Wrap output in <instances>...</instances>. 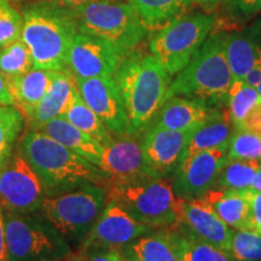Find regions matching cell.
<instances>
[{"label":"cell","mask_w":261,"mask_h":261,"mask_svg":"<svg viewBox=\"0 0 261 261\" xmlns=\"http://www.w3.org/2000/svg\"><path fill=\"white\" fill-rule=\"evenodd\" d=\"M19 149L40 179L46 196L63 194L87 182L106 187L107 177L98 166L41 130H27Z\"/></svg>","instance_id":"cell-1"},{"label":"cell","mask_w":261,"mask_h":261,"mask_svg":"<svg viewBox=\"0 0 261 261\" xmlns=\"http://www.w3.org/2000/svg\"><path fill=\"white\" fill-rule=\"evenodd\" d=\"M133 136L151 125L167 99L171 75L150 55L130 52L120 62L114 73Z\"/></svg>","instance_id":"cell-2"},{"label":"cell","mask_w":261,"mask_h":261,"mask_svg":"<svg viewBox=\"0 0 261 261\" xmlns=\"http://www.w3.org/2000/svg\"><path fill=\"white\" fill-rule=\"evenodd\" d=\"M225 35L205 39L190 62L172 80L166 98H190L211 108L226 103L233 76L225 54Z\"/></svg>","instance_id":"cell-3"},{"label":"cell","mask_w":261,"mask_h":261,"mask_svg":"<svg viewBox=\"0 0 261 261\" xmlns=\"http://www.w3.org/2000/svg\"><path fill=\"white\" fill-rule=\"evenodd\" d=\"M77 10V32L108 41L122 58L133 52L148 34V29L129 3L94 0Z\"/></svg>","instance_id":"cell-4"},{"label":"cell","mask_w":261,"mask_h":261,"mask_svg":"<svg viewBox=\"0 0 261 261\" xmlns=\"http://www.w3.org/2000/svg\"><path fill=\"white\" fill-rule=\"evenodd\" d=\"M4 223L9 261H55L73 255L67 240L41 212H4Z\"/></svg>","instance_id":"cell-5"},{"label":"cell","mask_w":261,"mask_h":261,"mask_svg":"<svg viewBox=\"0 0 261 261\" xmlns=\"http://www.w3.org/2000/svg\"><path fill=\"white\" fill-rule=\"evenodd\" d=\"M76 23L52 10H29L23 16L21 39L32 55L33 67L67 70V58Z\"/></svg>","instance_id":"cell-6"},{"label":"cell","mask_w":261,"mask_h":261,"mask_svg":"<svg viewBox=\"0 0 261 261\" xmlns=\"http://www.w3.org/2000/svg\"><path fill=\"white\" fill-rule=\"evenodd\" d=\"M107 201H114L138 220L152 228L177 224V196L167 178H145L108 188Z\"/></svg>","instance_id":"cell-7"},{"label":"cell","mask_w":261,"mask_h":261,"mask_svg":"<svg viewBox=\"0 0 261 261\" xmlns=\"http://www.w3.org/2000/svg\"><path fill=\"white\" fill-rule=\"evenodd\" d=\"M107 202V190L92 182L56 196H46L41 213L65 240L79 241L90 232Z\"/></svg>","instance_id":"cell-8"},{"label":"cell","mask_w":261,"mask_h":261,"mask_svg":"<svg viewBox=\"0 0 261 261\" xmlns=\"http://www.w3.org/2000/svg\"><path fill=\"white\" fill-rule=\"evenodd\" d=\"M213 23V16L202 14L178 19L152 37L150 52L171 76H175L203 44Z\"/></svg>","instance_id":"cell-9"},{"label":"cell","mask_w":261,"mask_h":261,"mask_svg":"<svg viewBox=\"0 0 261 261\" xmlns=\"http://www.w3.org/2000/svg\"><path fill=\"white\" fill-rule=\"evenodd\" d=\"M45 197L40 179L16 146L0 173V207L11 213H35L41 212Z\"/></svg>","instance_id":"cell-10"},{"label":"cell","mask_w":261,"mask_h":261,"mask_svg":"<svg viewBox=\"0 0 261 261\" xmlns=\"http://www.w3.org/2000/svg\"><path fill=\"white\" fill-rule=\"evenodd\" d=\"M154 230L139 223L114 201H107L90 232L80 244V252L107 248H125Z\"/></svg>","instance_id":"cell-11"},{"label":"cell","mask_w":261,"mask_h":261,"mask_svg":"<svg viewBox=\"0 0 261 261\" xmlns=\"http://www.w3.org/2000/svg\"><path fill=\"white\" fill-rule=\"evenodd\" d=\"M226 154L227 148H219L182 158L173 173L172 188L174 195L184 200H192L202 197L213 189Z\"/></svg>","instance_id":"cell-12"},{"label":"cell","mask_w":261,"mask_h":261,"mask_svg":"<svg viewBox=\"0 0 261 261\" xmlns=\"http://www.w3.org/2000/svg\"><path fill=\"white\" fill-rule=\"evenodd\" d=\"M80 97L112 135L133 136L125 104L114 76L76 79Z\"/></svg>","instance_id":"cell-13"},{"label":"cell","mask_w":261,"mask_h":261,"mask_svg":"<svg viewBox=\"0 0 261 261\" xmlns=\"http://www.w3.org/2000/svg\"><path fill=\"white\" fill-rule=\"evenodd\" d=\"M120 137L121 138L112 139L104 145L98 166L107 177L106 190L115 184L158 177L146 162L139 140L132 138V136Z\"/></svg>","instance_id":"cell-14"},{"label":"cell","mask_w":261,"mask_h":261,"mask_svg":"<svg viewBox=\"0 0 261 261\" xmlns=\"http://www.w3.org/2000/svg\"><path fill=\"white\" fill-rule=\"evenodd\" d=\"M122 57L103 39L77 32L67 58V71L75 79L113 76Z\"/></svg>","instance_id":"cell-15"},{"label":"cell","mask_w":261,"mask_h":261,"mask_svg":"<svg viewBox=\"0 0 261 261\" xmlns=\"http://www.w3.org/2000/svg\"><path fill=\"white\" fill-rule=\"evenodd\" d=\"M175 214L177 224L173 227L230 253L231 230L201 197L192 200L177 197Z\"/></svg>","instance_id":"cell-16"},{"label":"cell","mask_w":261,"mask_h":261,"mask_svg":"<svg viewBox=\"0 0 261 261\" xmlns=\"http://www.w3.org/2000/svg\"><path fill=\"white\" fill-rule=\"evenodd\" d=\"M194 130H173L149 126L139 139L150 168L160 178L173 175L184 156Z\"/></svg>","instance_id":"cell-17"},{"label":"cell","mask_w":261,"mask_h":261,"mask_svg":"<svg viewBox=\"0 0 261 261\" xmlns=\"http://www.w3.org/2000/svg\"><path fill=\"white\" fill-rule=\"evenodd\" d=\"M214 112V108L198 100L173 96L163 103L150 126L173 130H195Z\"/></svg>","instance_id":"cell-18"},{"label":"cell","mask_w":261,"mask_h":261,"mask_svg":"<svg viewBox=\"0 0 261 261\" xmlns=\"http://www.w3.org/2000/svg\"><path fill=\"white\" fill-rule=\"evenodd\" d=\"M76 92V79L73 75L67 70L56 71L46 94L32 113L24 117L28 128L38 130L52 119L63 115Z\"/></svg>","instance_id":"cell-19"},{"label":"cell","mask_w":261,"mask_h":261,"mask_svg":"<svg viewBox=\"0 0 261 261\" xmlns=\"http://www.w3.org/2000/svg\"><path fill=\"white\" fill-rule=\"evenodd\" d=\"M201 198L227 226L254 230L250 205L243 190L211 189Z\"/></svg>","instance_id":"cell-20"},{"label":"cell","mask_w":261,"mask_h":261,"mask_svg":"<svg viewBox=\"0 0 261 261\" xmlns=\"http://www.w3.org/2000/svg\"><path fill=\"white\" fill-rule=\"evenodd\" d=\"M41 132L46 133L67 149L80 155L93 165L99 166L104 146L98 140L75 127L63 116H57L41 127Z\"/></svg>","instance_id":"cell-21"},{"label":"cell","mask_w":261,"mask_h":261,"mask_svg":"<svg viewBox=\"0 0 261 261\" xmlns=\"http://www.w3.org/2000/svg\"><path fill=\"white\" fill-rule=\"evenodd\" d=\"M125 249L138 261H181L178 233L173 226L151 230Z\"/></svg>","instance_id":"cell-22"},{"label":"cell","mask_w":261,"mask_h":261,"mask_svg":"<svg viewBox=\"0 0 261 261\" xmlns=\"http://www.w3.org/2000/svg\"><path fill=\"white\" fill-rule=\"evenodd\" d=\"M56 70L32 68L17 76L9 77L10 90L15 99V107L28 116L32 110L40 103L50 89Z\"/></svg>","instance_id":"cell-23"},{"label":"cell","mask_w":261,"mask_h":261,"mask_svg":"<svg viewBox=\"0 0 261 261\" xmlns=\"http://www.w3.org/2000/svg\"><path fill=\"white\" fill-rule=\"evenodd\" d=\"M236 127L230 120L226 110H218L208 117L194 132L185 150L184 156L205 151V150L228 148Z\"/></svg>","instance_id":"cell-24"},{"label":"cell","mask_w":261,"mask_h":261,"mask_svg":"<svg viewBox=\"0 0 261 261\" xmlns=\"http://www.w3.org/2000/svg\"><path fill=\"white\" fill-rule=\"evenodd\" d=\"M148 32H160L185 17L189 4L184 0H128Z\"/></svg>","instance_id":"cell-25"},{"label":"cell","mask_w":261,"mask_h":261,"mask_svg":"<svg viewBox=\"0 0 261 261\" xmlns=\"http://www.w3.org/2000/svg\"><path fill=\"white\" fill-rule=\"evenodd\" d=\"M62 116L65 117L71 125L98 140L103 146L113 139L112 133L102 122V120L80 97L79 91L74 94L73 99Z\"/></svg>","instance_id":"cell-26"},{"label":"cell","mask_w":261,"mask_h":261,"mask_svg":"<svg viewBox=\"0 0 261 261\" xmlns=\"http://www.w3.org/2000/svg\"><path fill=\"white\" fill-rule=\"evenodd\" d=\"M260 47L241 35H228L225 40V54L233 80H244L255 63Z\"/></svg>","instance_id":"cell-27"},{"label":"cell","mask_w":261,"mask_h":261,"mask_svg":"<svg viewBox=\"0 0 261 261\" xmlns=\"http://www.w3.org/2000/svg\"><path fill=\"white\" fill-rule=\"evenodd\" d=\"M261 167L259 160H225L215 187L227 190L252 188L256 172Z\"/></svg>","instance_id":"cell-28"},{"label":"cell","mask_w":261,"mask_h":261,"mask_svg":"<svg viewBox=\"0 0 261 261\" xmlns=\"http://www.w3.org/2000/svg\"><path fill=\"white\" fill-rule=\"evenodd\" d=\"M260 102L261 96L256 87L250 86L243 80H233L227 93L226 112L234 127Z\"/></svg>","instance_id":"cell-29"},{"label":"cell","mask_w":261,"mask_h":261,"mask_svg":"<svg viewBox=\"0 0 261 261\" xmlns=\"http://www.w3.org/2000/svg\"><path fill=\"white\" fill-rule=\"evenodd\" d=\"M178 233V247L181 261H236L230 253L211 246L174 227Z\"/></svg>","instance_id":"cell-30"},{"label":"cell","mask_w":261,"mask_h":261,"mask_svg":"<svg viewBox=\"0 0 261 261\" xmlns=\"http://www.w3.org/2000/svg\"><path fill=\"white\" fill-rule=\"evenodd\" d=\"M24 125V116L16 107L0 106V161H8Z\"/></svg>","instance_id":"cell-31"},{"label":"cell","mask_w":261,"mask_h":261,"mask_svg":"<svg viewBox=\"0 0 261 261\" xmlns=\"http://www.w3.org/2000/svg\"><path fill=\"white\" fill-rule=\"evenodd\" d=\"M32 68L34 67L31 51L22 39L0 47V73L12 77L23 74Z\"/></svg>","instance_id":"cell-32"},{"label":"cell","mask_w":261,"mask_h":261,"mask_svg":"<svg viewBox=\"0 0 261 261\" xmlns=\"http://www.w3.org/2000/svg\"><path fill=\"white\" fill-rule=\"evenodd\" d=\"M230 254L236 261H261V233L254 230L231 231Z\"/></svg>","instance_id":"cell-33"},{"label":"cell","mask_w":261,"mask_h":261,"mask_svg":"<svg viewBox=\"0 0 261 261\" xmlns=\"http://www.w3.org/2000/svg\"><path fill=\"white\" fill-rule=\"evenodd\" d=\"M226 160H259L261 161V136L236 129L227 148Z\"/></svg>","instance_id":"cell-34"},{"label":"cell","mask_w":261,"mask_h":261,"mask_svg":"<svg viewBox=\"0 0 261 261\" xmlns=\"http://www.w3.org/2000/svg\"><path fill=\"white\" fill-rule=\"evenodd\" d=\"M23 16L9 0H0V47L21 39Z\"/></svg>","instance_id":"cell-35"},{"label":"cell","mask_w":261,"mask_h":261,"mask_svg":"<svg viewBox=\"0 0 261 261\" xmlns=\"http://www.w3.org/2000/svg\"><path fill=\"white\" fill-rule=\"evenodd\" d=\"M75 261H126V255L123 248H107L79 252Z\"/></svg>","instance_id":"cell-36"},{"label":"cell","mask_w":261,"mask_h":261,"mask_svg":"<svg viewBox=\"0 0 261 261\" xmlns=\"http://www.w3.org/2000/svg\"><path fill=\"white\" fill-rule=\"evenodd\" d=\"M243 191L250 205L254 231L261 233V192L253 188L244 189Z\"/></svg>","instance_id":"cell-37"},{"label":"cell","mask_w":261,"mask_h":261,"mask_svg":"<svg viewBox=\"0 0 261 261\" xmlns=\"http://www.w3.org/2000/svg\"><path fill=\"white\" fill-rule=\"evenodd\" d=\"M236 129L247 130L261 136V102L248 113V115L236 125Z\"/></svg>","instance_id":"cell-38"},{"label":"cell","mask_w":261,"mask_h":261,"mask_svg":"<svg viewBox=\"0 0 261 261\" xmlns=\"http://www.w3.org/2000/svg\"><path fill=\"white\" fill-rule=\"evenodd\" d=\"M0 106L15 107V99L10 90L9 77L3 73H0Z\"/></svg>","instance_id":"cell-39"},{"label":"cell","mask_w":261,"mask_h":261,"mask_svg":"<svg viewBox=\"0 0 261 261\" xmlns=\"http://www.w3.org/2000/svg\"><path fill=\"white\" fill-rule=\"evenodd\" d=\"M243 81L254 87H256L257 85L261 83V47H260L259 55H257L255 63H254L249 73L246 75V77H244Z\"/></svg>","instance_id":"cell-40"},{"label":"cell","mask_w":261,"mask_h":261,"mask_svg":"<svg viewBox=\"0 0 261 261\" xmlns=\"http://www.w3.org/2000/svg\"><path fill=\"white\" fill-rule=\"evenodd\" d=\"M234 4L246 15L255 14L261 10V0H234Z\"/></svg>","instance_id":"cell-41"},{"label":"cell","mask_w":261,"mask_h":261,"mask_svg":"<svg viewBox=\"0 0 261 261\" xmlns=\"http://www.w3.org/2000/svg\"><path fill=\"white\" fill-rule=\"evenodd\" d=\"M0 261H9L8 260V249H6L4 212H3L2 207H0Z\"/></svg>","instance_id":"cell-42"},{"label":"cell","mask_w":261,"mask_h":261,"mask_svg":"<svg viewBox=\"0 0 261 261\" xmlns=\"http://www.w3.org/2000/svg\"><path fill=\"white\" fill-rule=\"evenodd\" d=\"M57 2L63 3V4H67L69 6H73V8H80V6H84L89 3H92L94 0H57Z\"/></svg>","instance_id":"cell-43"},{"label":"cell","mask_w":261,"mask_h":261,"mask_svg":"<svg viewBox=\"0 0 261 261\" xmlns=\"http://www.w3.org/2000/svg\"><path fill=\"white\" fill-rule=\"evenodd\" d=\"M252 188H253V189H255V190H257V191H260V192H261V167H260L259 171L256 172L255 178H254V180H253Z\"/></svg>","instance_id":"cell-44"},{"label":"cell","mask_w":261,"mask_h":261,"mask_svg":"<svg viewBox=\"0 0 261 261\" xmlns=\"http://www.w3.org/2000/svg\"><path fill=\"white\" fill-rule=\"evenodd\" d=\"M123 252H125V255H126V261H138V260L136 259L135 256L130 255V254H129L128 252H127L125 248H123Z\"/></svg>","instance_id":"cell-45"},{"label":"cell","mask_w":261,"mask_h":261,"mask_svg":"<svg viewBox=\"0 0 261 261\" xmlns=\"http://www.w3.org/2000/svg\"><path fill=\"white\" fill-rule=\"evenodd\" d=\"M55 261H75V256L74 255H70V256H68V257H64V259L55 260Z\"/></svg>","instance_id":"cell-46"},{"label":"cell","mask_w":261,"mask_h":261,"mask_svg":"<svg viewBox=\"0 0 261 261\" xmlns=\"http://www.w3.org/2000/svg\"><path fill=\"white\" fill-rule=\"evenodd\" d=\"M202 3H207V4H217L220 0H201Z\"/></svg>","instance_id":"cell-47"},{"label":"cell","mask_w":261,"mask_h":261,"mask_svg":"<svg viewBox=\"0 0 261 261\" xmlns=\"http://www.w3.org/2000/svg\"><path fill=\"white\" fill-rule=\"evenodd\" d=\"M5 163H6V161H0V173H2V171H3V168H4Z\"/></svg>","instance_id":"cell-48"},{"label":"cell","mask_w":261,"mask_h":261,"mask_svg":"<svg viewBox=\"0 0 261 261\" xmlns=\"http://www.w3.org/2000/svg\"><path fill=\"white\" fill-rule=\"evenodd\" d=\"M184 2H187L189 5L191 4V3H195V2H201V0H184Z\"/></svg>","instance_id":"cell-49"},{"label":"cell","mask_w":261,"mask_h":261,"mask_svg":"<svg viewBox=\"0 0 261 261\" xmlns=\"http://www.w3.org/2000/svg\"><path fill=\"white\" fill-rule=\"evenodd\" d=\"M256 90H257V92H259V94L261 96V83L256 86Z\"/></svg>","instance_id":"cell-50"}]
</instances>
